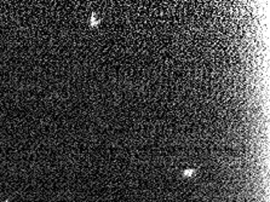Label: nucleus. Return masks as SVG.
I'll return each instance as SVG.
<instances>
[{"label": "nucleus", "instance_id": "nucleus-1", "mask_svg": "<svg viewBox=\"0 0 270 202\" xmlns=\"http://www.w3.org/2000/svg\"><path fill=\"white\" fill-rule=\"evenodd\" d=\"M195 173H196V170H195V168H185L182 174H183V177H185V178H190V177L194 176Z\"/></svg>", "mask_w": 270, "mask_h": 202}, {"label": "nucleus", "instance_id": "nucleus-2", "mask_svg": "<svg viewBox=\"0 0 270 202\" xmlns=\"http://www.w3.org/2000/svg\"><path fill=\"white\" fill-rule=\"evenodd\" d=\"M101 22V18H97V15L96 13H92L91 15V18H90V25L91 27H97Z\"/></svg>", "mask_w": 270, "mask_h": 202}, {"label": "nucleus", "instance_id": "nucleus-3", "mask_svg": "<svg viewBox=\"0 0 270 202\" xmlns=\"http://www.w3.org/2000/svg\"><path fill=\"white\" fill-rule=\"evenodd\" d=\"M4 202H10V201H9V200H6V201H4Z\"/></svg>", "mask_w": 270, "mask_h": 202}]
</instances>
